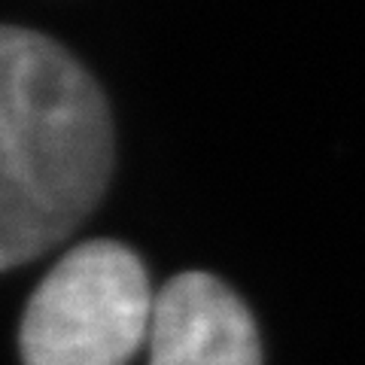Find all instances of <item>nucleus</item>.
Here are the masks:
<instances>
[{
  "instance_id": "f257e3e1",
  "label": "nucleus",
  "mask_w": 365,
  "mask_h": 365,
  "mask_svg": "<svg viewBox=\"0 0 365 365\" xmlns=\"http://www.w3.org/2000/svg\"><path fill=\"white\" fill-rule=\"evenodd\" d=\"M110 174L101 86L46 34L0 25V271L61 244L98 207Z\"/></svg>"
},
{
  "instance_id": "f03ea898",
  "label": "nucleus",
  "mask_w": 365,
  "mask_h": 365,
  "mask_svg": "<svg viewBox=\"0 0 365 365\" xmlns=\"http://www.w3.org/2000/svg\"><path fill=\"white\" fill-rule=\"evenodd\" d=\"M150 277L116 241H86L55 265L21 317L25 365H125L150 335Z\"/></svg>"
},
{
  "instance_id": "7ed1b4c3",
  "label": "nucleus",
  "mask_w": 365,
  "mask_h": 365,
  "mask_svg": "<svg viewBox=\"0 0 365 365\" xmlns=\"http://www.w3.org/2000/svg\"><path fill=\"white\" fill-rule=\"evenodd\" d=\"M150 365H262L247 304L213 274L186 271L153 302Z\"/></svg>"
}]
</instances>
